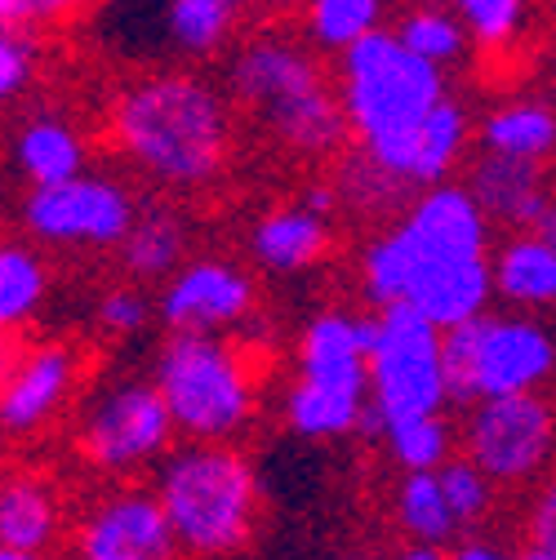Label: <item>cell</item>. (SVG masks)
<instances>
[{
    "instance_id": "obj_7",
    "label": "cell",
    "mask_w": 556,
    "mask_h": 560,
    "mask_svg": "<svg viewBox=\"0 0 556 560\" xmlns=\"http://www.w3.org/2000/svg\"><path fill=\"white\" fill-rule=\"evenodd\" d=\"M334 85L347 116V133L366 152L392 148L396 138L419 129L437 103L450 98L445 67L419 58L396 36V27H379L352 49H343Z\"/></svg>"
},
{
    "instance_id": "obj_32",
    "label": "cell",
    "mask_w": 556,
    "mask_h": 560,
    "mask_svg": "<svg viewBox=\"0 0 556 560\" xmlns=\"http://www.w3.org/2000/svg\"><path fill=\"white\" fill-rule=\"evenodd\" d=\"M437 480L445 489V503L459 521V529H476L495 516V499H499V485L485 476L467 454H454L437 467Z\"/></svg>"
},
{
    "instance_id": "obj_40",
    "label": "cell",
    "mask_w": 556,
    "mask_h": 560,
    "mask_svg": "<svg viewBox=\"0 0 556 560\" xmlns=\"http://www.w3.org/2000/svg\"><path fill=\"white\" fill-rule=\"evenodd\" d=\"M521 560H556V547L552 542H525L521 547Z\"/></svg>"
},
{
    "instance_id": "obj_12",
    "label": "cell",
    "mask_w": 556,
    "mask_h": 560,
    "mask_svg": "<svg viewBox=\"0 0 556 560\" xmlns=\"http://www.w3.org/2000/svg\"><path fill=\"white\" fill-rule=\"evenodd\" d=\"M459 454H467L499 489H525L556 463V409L538 392L472 400L459 428Z\"/></svg>"
},
{
    "instance_id": "obj_10",
    "label": "cell",
    "mask_w": 556,
    "mask_h": 560,
    "mask_svg": "<svg viewBox=\"0 0 556 560\" xmlns=\"http://www.w3.org/2000/svg\"><path fill=\"white\" fill-rule=\"evenodd\" d=\"M178 441L170 405L152 378H112L103 383L77 418V454L107 480H125L157 467Z\"/></svg>"
},
{
    "instance_id": "obj_42",
    "label": "cell",
    "mask_w": 556,
    "mask_h": 560,
    "mask_svg": "<svg viewBox=\"0 0 556 560\" xmlns=\"http://www.w3.org/2000/svg\"><path fill=\"white\" fill-rule=\"evenodd\" d=\"M547 85H552V94H556V45L547 49Z\"/></svg>"
},
{
    "instance_id": "obj_1",
    "label": "cell",
    "mask_w": 556,
    "mask_h": 560,
    "mask_svg": "<svg viewBox=\"0 0 556 560\" xmlns=\"http://www.w3.org/2000/svg\"><path fill=\"white\" fill-rule=\"evenodd\" d=\"M495 223L467 183H432L414 191L401 214L366 241L357 290L379 307L409 303L432 325L454 329L495 303Z\"/></svg>"
},
{
    "instance_id": "obj_24",
    "label": "cell",
    "mask_w": 556,
    "mask_h": 560,
    "mask_svg": "<svg viewBox=\"0 0 556 560\" xmlns=\"http://www.w3.org/2000/svg\"><path fill=\"white\" fill-rule=\"evenodd\" d=\"M187 219L170 205L138 209L129 236L120 241L116 258L134 280H170L187 262Z\"/></svg>"
},
{
    "instance_id": "obj_30",
    "label": "cell",
    "mask_w": 556,
    "mask_h": 560,
    "mask_svg": "<svg viewBox=\"0 0 556 560\" xmlns=\"http://www.w3.org/2000/svg\"><path fill=\"white\" fill-rule=\"evenodd\" d=\"M396 36H401L414 54H419V58H428V62H437V67L463 62V54H467V45H472L463 19H459L450 5H414V10L396 23Z\"/></svg>"
},
{
    "instance_id": "obj_9",
    "label": "cell",
    "mask_w": 556,
    "mask_h": 560,
    "mask_svg": "<svg viewBox=\"0 0 556 560\" xmlns=\"http://www.w3.org/2000/svg\"><path fill=\"white\" fill-rule=\"evenodd\" d=\"M370 347V405L361 413V436L379 441L387 423L414 413H441L450 405L445 383V329L409 303L379 307Z\"/></svg>"
},
{
    "instance_id": "obj_29",
    "label": "cell",
    "mask_w": 556,
    "mask_h": 560,
    "mask_svg": "<svg viewBox=\"0 0 556 560\" xmlns=\"http://www.w3.org/2000/svg\"><path fill=\"white\" fill-rule=\"evenodd\" d=\"M383 450L396 463V471H437L445 458L459 454V432L441 413H414V418H396L383 428Z\"/></svg>"
},
{
    "instance_id": "obj_14",
    "label": "cell",
    "mask_w": 556,
    "mask_h": 560,
    "mask_svg": "<svg viewBox=\"0 0 556 560\" xmlns=\"http://www.w3.org/2000/svg\"><path fill=\"white\" fill-rule=\"evenodd\" d=\"M85 378L81 347L40 338L5 357L0 365V436H40L77 400Z\"/></svg>"
},
{
    "instance_id": "obj_46",
    "label": "cell",
    "mask_w": 556,
    "mask_h": 560,
    "mask_svg": "<svg viewBox=\"0 0 556 560\" xmlns=\"http://www.w3.org/2000/svg\"><path fill=\"white\" fill-rule=\"evenodd\" d=\"M72 560H90V556H72Z\"/></svg>"
},
{
    "instance_id": "obj_43",
    "label": "cell",
    "mask_w": 556,
    "mask_h": 560,
    "mask_svg": "<svg viewBox=\"0 0 556 560\" xmlns=\"http://www.w3.org/2000/svg\"><path fill=\"white\" fill-rule=\"evenodd\" d=\"M232 10H250V5H258V0H228Z\"/></svg>"
},
{
    "instance_id": "obj_39",
    "label": "cell",
    "mask_w": 556,
    "mask_h": 560,
    "mask_svg": "<svg viewBox=\"0 0 556 560\" xmlns=\"http://www.w3.org/2000/svg\"><path fill=\"white\" fill-rule=\"evenodd\" d=\"M534 236H543V241H552L556 245V196L547 200V209H543V214L534 219V228H530Z\"/></svg>"
},
{
    "instance_id": "obj_44",
    "label": "cell",
    "mask_w": 556,
    "mask_h": 560,
    "mask_svg": "<svg viewBox=\"0 0 556 560\" xmlns=\"http://www.w3.org/2000/svg\"><path fill=\"white\" fill-rule=\"evenodd\" d=\"M5 357H10V347H5V329H0V365H5Z\"/></svg>"
},
{
    "instance_id": "obj_35",
    "label": "cell",
    "mask_w": 556,
    "mask_h": 560,
    "mask_svg": "<svg viewBox=\"0 0 556 560\" xmlns=\"http://www.w3.org/2000/svg\"><path fill=\"white\" fill-rule=\"evenodd\" d=\"M94 10V0H0V19L19 23L27 32H45V27H67Z\"/></svg>"
},
{
    "instance_id": "obj_37",
    "label": "cell",
    "mask_w": 556,
    "mask_h": 560,
    "mask_svg": "<svg viewBox=\"0 0 556 560\" xmlns=\"http://www.w3.org/2000/svg\"><path fill=\"white\" fill-rule=\"evenodd\" d=\"M450 560H521V551H508V547L485 542V538H463L450 547Z\"/></svg>"
},
{
    "instance_id": "obj_28",
    "label": "cell",
    "mask_w": 556,
    "mask_h": 560,
    "mask_svg": "<svg viewBox=\"0 0 556 560\" xmlns=\"http://www.w3.org/2000/svg\"><path fill=\"white\" fill-rule=\"evenodd\" d=\"M387 0H303V36L321 54H343L383 27Z\"/></svg>"
},
{
    "instance_id": "obj_41",
    "label": "cell",
    "mask_w": 556,
    "mask_h": 560,
    "mask_svg": "<svg viewBox=\"0 0 556 560\" xmlns=\"http://www.w3.org/2000/svg\"><path fill=\"white\" fill-rule=\"evenodd\" d=\"M0 560H49L45 551H27V547H5L0 542Z\"/></svg>"
},
{
    "instance_id": "obj_3",
    "label": "cell",
    "mask_w": 556,
    "mask_h": 560,
    "mask_svg": "<svg viewBox=\"0 0 556 560\" xmlns=\"http://www.w3.org/2000/svg\"><path fill=\"white\" fill-rule=\"evenodd\" d=\"M316 54L321 49L286 32H263L250 36L228 62L232 103L276 148L299 161H329L352 138L338 103V85Z\"/></svg>"
},
{
    "instance_id": "obj_11",
    "label": "cell",
    "mask_w": 556,
    "mask_h": 560,
    "mask_svg": "<svg viewBox=\"0 0 556 560\" xmlns=\"http://www.w3.org/2000/svg\"><path fill=\"white\" fill-rule=\"evenodd\" d=\"M138 196L112 174H77L49 187H27L19 205V223L36 245L67 254H107L120 249L138 219Z\"/></svg>"
},
{
    "instance_id": "obj_17",
    "label": "cell",
    "mask_w": 556,
    "mask_h": 560,
    "mask_svg": "<svg viewBox=\"0 0 556 560\" xmlns=\"http://www.w3.org/2000/svg\"><path fill=\"white\" fill-rule=\"evenodd\" d=\"M329 245H334L329 214H316L303 200L263 209L245 232L250 262L271 276H299V271L321 267L329 258Z\"/></svg>"
},
{
    "instance_id": "obj_4",
    "label": "cell",
    "mask_w": 556,
    "mask_h": 560,
    "mask_svg": "<svg viewBox=\"0 0 556 560\" xmlns=\"http://www.w3.org/2000/svg\"><path fill=\"white\" fill-rule=\"evenodd\" d=\"M157 499L183 556H241L263 525V480L236 441H183L157 463Z\"/></svg>"
},
{
    "instance_id": "obj_25",
    "label": "cell",
    "mask_w": 556,
    "mask_h": 560,
    "mask_svg": "<svg viewBox=\"0 0 556 560\" xmlns=\"http://www.w3.org/2000/svg\"><path fill=\"white\" fill-rule=\"evenodd\" d=\"M392 521L409 542H437L450 547L459 534V521L445 503V489L437 471H401L392 489Z\"/></svg>"
},
{
    "instance_id": "obj_31",
    "label": "cell",
    "mask_w": 556,
    "mask_h": 560,
    "mask_svg": "<svg viewBox=\"0 0 556 560\" xmlns=\"http://www.w3.org/2000/svg\"><path fill=\"white\" fill-rule=\"evenodd\" d=\"M450 10L463 19L476 49L508 54L530 27L534 0H450Z\"/></svg>"
},
{
    "instance_id": "obj_13",
    "label": "cell",
    "mask_w": 556,
    "mask_h": 560,
    "mask_svg": "<svg viewBox=\"0 0 556 560\" xmlns=\"http://www.w3.org/2000/svg\"><path fill=\"white\" fill-rule=\"evenodd\" d=\"M258 312V280L236 258H187L161 280L157 320L170 334H241Z\"/></svg>"
},
{
    "instance_id": "obj_8",
    "label": "cell",
    "mask_w": 556,
    "mask_h": 560,
    "mask_svg": "<svg viewBox=\"0 0 556 560\" xmlns=\"http://www.w3.org/2000/svg\"><path fill=\"white\" fill-rule=\"evenodd\" d=\"M445 383L450 405H472L485 396L538 392L556 374V334L534 316L480 312L445 329Z\"/></svg>"
},
{
    "instance_id": "obj_5",
    "label": "cell",
    "mask_w": 556,
    "mask_h": 560,
    "mask_svg": "<svg viewBox=\"0 0 556 560\" xmlns=\"http://www.w3.org/2000/svg\"><path fill=\"white\" fill-rule=\"evenodd\" d=\"M379 316L325 307L299 334V370L281 396V418L299 441H343L361 432L370 405V347Z\"/></svg>"
},
{
    "instance_id": "obj_15",
    "label": "cell",
    "mask_w": 556,
    "mask_h": 560,
    "mask_svg": "<svg viewBox=\"0 0 556 560\" xmlns=\"http://www.w3.org/2000/svg\"><path fill=\"white\" fill-rule=\"evenodd\" d=\"M72 551L90 560H183L157 489L120 485L99 494L72 525Z\"/></svg>"
},
{
    "instance_id": "obj_38",
    "label": "cell",
    "mask_w": 556,
    "mask_h": 560,
    "mask_svg": "<svg viewBox=\"0 0 556 560\" xmlns=\"http://www.w3.org/2000/svg\"><path fill=\"white\" fill-rule=\"evenodd\" d=\"M299 200H303V205H312L316 214H334V209H338V191H334V178H316V183H308V187L299 191Z\"/></svg>"
},
{
    "instance_id": "obj_23",
    "label": "cell",
    "mask_w": 556,
    "mask_h": 560,
    "mask_svg": "<svg viewBox=\"0 0 556 560\" xmlns=\"http://www.w3.org/2000/svg\"><path fill=\"white\" fill-rule=\"evenodd\" d=\"M334 191H338V209H347L352 219L366 223H392L401 209L414 200V191L396 170H387L383 161H374L366 148L343 152L334 165Z\"/></svg>"
},
{
    "instance_id": "obj_18",
    "label": "cell",
    "mask_w": 556,
    "mask_h": 560,
    "mask_svg": "<svg viewBox=\"0 0 556 560\" xmlns=\"http://www.w3.org/2000/svg\"><path fill=\"white\" fill-rule=\"evenodd\" d=\"M67 538V508L45 471L10 467L0 471V542L54 556Z\"/></svg>"
},
{
    "instance_id": "obj_26",
    "label": "cell",
    "mask_w": 556,
    "mask_h": 560,
    "mask_svg": "<svg viewBox=\"0 0 556 560\" xmlns=\"http://www.w3.org/2000/svg\"><path fill=\"white\" fill-rule=\"evenodd\" d=\"M49 299V267L27 241H0V329H23Z\"/></svg>"
},
{
    "instance_id": "obj_16",
    "label": "cell",
    "mask_w": 556,
    "mask_h": 560,
    "mask_svg": "<svg viewBox=\"0 0 556 560\" xmlns=\"http://www.w3.org/2000/svg\"><path fill=\"white\" fill-rule=\"evenodd\" d=\"M472 148V116L467 107L450 94L445 103L432 107V116L419 125V129H409L405 138H396L392 148L383 152H370L374 161H383L387 170H396L409 187H432V183H445L463 156Z\"/></svg>"
},
{
    "instance_id": "obj_27",
    "label": "cell",
    "mask_w": 556,
    "mask_h": 560,
    "mask_svg": "<svg viewBox=\"0 0 556 560\" xmlns=\"http://www.w3.org/2000/svg\"><path fill=\"white\" fill-rule=\"evenodd\" d=\"M236 14L228 0H165V40L183 58H215L228 49L236 32Z\"/></svg>"
},
{
    "instance_id": "obj_21",
    "label": "cell",
    "mask_w": 556,
    "mask_h": 560,
    "mask_svg": "<svg viewBox=\"0 0 556 560\" xmlns=\"http://www.w3.org/2000/svg\"><path fill=\"white\" fill-rule=\"evenodd\" d=\"M480 152L547 165L556 156V103L552 98H503L476 125Z\"/></svg>"
},
{
    "instance_id": "obj_33",
    "label": "cell",
    "mask_w": 556,
    "mask_h": 560,
    "mask_svg": "<svg viewBox=\"0 0 556 560\" xmlns=\"http://www.w3.org/2000/svg\"><path fill=\"white\" fill-rule=\"evenodd\" d=\"M36 72H40L36 32L0 19V107L19 103V98L36 85Z\"/></svg>"
},
{
    "instance_id": "obj_45",
    "label": "cell",
    "mask_w": 556,
    "mask_h": 560,
    "mask_svg": "<svg viewBox=\"0 0 556 560\" xmlns=\"http://www.w3.org/2000/svg\"><path fill=\"white\" fill-rule=\"evenodd\" d=\"M347 560H379V556H347Z\"/></svg>"
},
{
    "instance_id": "obj_20",
    "label": "cell",
    "mask_w": 556,
    "mask_h": 560,
    "mask_svg": "<svg viewBox=\"0 0 556 560\" xmlns=\"http://www.w3.org/2000/svg\"><path fill=\"white\" fill-rule=\"evenodd\" d=\"M10 161L27 187H49L90 170V138L81 133L77 120H67L58 112H36L19 120L10 138Z\"/></svg>"
},
{
    "instance_id": "obj_22",
    "label": "cell",
    "mask_w": 556,
    "mask_h": 560,
    "mask_svg": "<svg viewBox=\"0 0 556 560\" xmlns=\"http://www.w3.org/2000/svg\"><path fill=\"white\" fill-rule=\"evenodd\" d=\"M495 262V299L521 312L556 307V245L534 232H508L490 254Z\"/></svg>"
},
{
    "instance_id": "obj_2",
    "label": "cell",
    "mask_w": 556,
    "mask_h": 560,
    "mask_svg": "<svg viewBox=\"0 0 556 560\" xmlns=\"http://www.w3.org/2000/svg\"><path fill=\"white\" fill-rule=\"evenodd\" d=\"M232 94L200 72H143L107 103V138L116 156L161 191L215 187L236 148Z\"/></svg>"
},
{
    "instance_id": "obj_34",
    "label": "cell",
    "mask_w": 556,
    "mask_h": 560,
    "mask_svg": "<svg viewBox=\"0 0 556 560\" xmlns=\"http://www.w3.org/2000/svg\"><path fill=\"white\" fill-rule=\"evenodd\" d=\"M152 316H157V307H152V299L138 290V285H112L94 303V325L107 338H134V334H143L152 325Z\"/></svg>"
},
{
    "instance_id": "obj_19",
    "label": "cell",
    "mask_w": 556,
    "mask_h": 560,
    "mask_svg": "<svg viewBox=\"0 0 556 560\" xmlns=\"http://www.w3.org/2000/svg\"><path fill=\"white\" fill-rule=\"evenodd\" d=\"M467 187L480 200L485 214H490V223L508 228V232H530L534 219L552 200L547 165L512 161V156H495V152H480V161L467 174Z\"/></svg>"
},
{
    "instance_id": "obj_36",
    "label": "cell",
    "mask_w": 556,
    "mask_h": 560,
    "mask_svg": "<svg viewBox=\"0 0 556 560\" xmlns=\"http://www.w3.org/2000/svg\"><path fill=\"white\" fill-rule=\"evenodd\" d=\"M525 534L530 542H552L556 547V471L538 480L534 499H530V512H525Z\"/></svg>"
},
{
    "instance_id": "obj_6",
    "label": "cell",
    "mask_w": 556,
    "mask_h": 560,
    "mask_svg": "<svg viewBox=\"0 0 556 560\" xmlns=\"http://www.w3.org/2000/svg\"><path fill=\"white\" fill-rule=\"evenodd\" d=\"M178 441H241L258 418V365L241 334H170L152 361Z\"/></svg>"
}]
</instances>
